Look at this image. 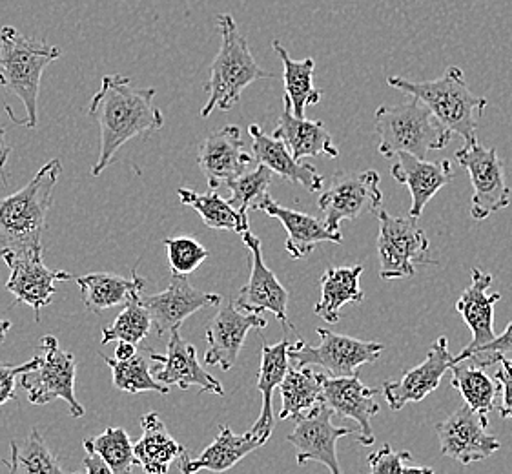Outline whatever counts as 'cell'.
I'll return each instance as SVG.
<instances>
[{
  "label": "cell",
  "instance_id": "obj_1",
  "mask_svg": "<svg viewBox=\"0 0 512 474\" xmlns=\"http://www.w3.org/2000/svg\"><path fill=\"white\" fill-rule=\"evenodd\" d=\"M132 79L113 73L103 77L93 95L88 114L101 130V148L92 176L99 177L112 165L117 152L132 139L155 134L164 126L163 112L155 106V88H132Z\"/></svg>",
  "mask_w": 512,
  "mask_h": 474
},
{
  "label": "cell",
  "instance_id": "obj_2",
  "mask_svg": "<svg viewBox=\"0 0 512 474\" xmlns=\"http://www.w3.org/2000/svg\"><path fill=\"white\" fill-rule=\"evenodd\" d=\"M61 174V159H52L19 192L0 199V259L42 250L53 188Z\"/></svg>",
  "mask_w": 512,
  "mask_h": 474
},
{
  "label": "cell",
  "instance_id": "obj_3",
  "mask_svg": "<svg viewBox=\"0 0 512 474\" xmlns=\"http://www.w3.org/2000/svg\"><path fill=\"white\" fill-rule=\"evenodd\" d=\"M387 84L425 104L432 117L451 134L460 135L465 145L478 143V121L489 101L469 90L458 66H449L443 77L434 81L412 83L403 77H389Z\"/></svg>",
  "mask_w": 512,
  "mask_h": 474
},
{
  "label": "cell",
  "instance_id": "obj_4",
  "mask_svg": "<svg viewBox=\"0 0 512 474\" xmlns=\"http://www.w3.org/2000/svg\"><path fill=\"white\" fill-rule=\"evenodd\" d=\"M216 22L221 31V48L212 64L210 81L205 84L208 101L201 108L203 119H208L216 108L221 112L232 110L250 84L261 79H274V73L257 64L232 15L221 13Z\"/></svg>",
  "mask_w": 512,
  "mask_h": 474
},
{
  "label": "cell",
  "instance_id": "obj_5",
  "mask_svg": "<svg viewBox=\"0 0 512 474\" xmlns=\"http://www.w3.org/2000/svg\"><path fill=\"white\" fill-rule=\"evenodd\" d=\"M50 42L24 37L13 26L0 28V86L21 99L26 119L21 124L37 128L42 73L61 57Z\"/></svg>",
  "mask_w": 512,
  "mask_h": 474
},
{
  "label": "cell",
  "instance_id": "obj_6",
  "mask_svg": "<svg viewBox=\"0 0 512 474\" xmlns=\"http://www.w3.org/2000/svg\"><path fill=\"white\" fill-rule=\"evenodd\" d=\"M374 128L379 135L378 152L387 159L398 154L425 159L432 150H443L452 137L432 117L431 110L414 97L398 106H379Z\"/></svg>",
  "mask_w": 512,
  "mask_h": 474
},
{
  "label": "cell",
  "instance_id": "obj_7",
  "mask_svg": "<svg viewBox=\"0 0 512 474\" xmlns=\"http://www.w3.org/2000/svg\"><path fill=\"white\" fill-rule=\"evenodd\" d=\"M379 278L405 279L416 274L418 263L436 265L429 258V237L414 217H394L379 208Z\"/></svg>",
  "mask_w": 512,
  "mask_h": 474
},
{
  "label": "cell",
  "instance_id": "obj_8",
  "mask_svg": "<svg viewBox=\"0 0 512 474\" xmlns=\"http://www.w3.org/2000/svg\"><path fill=\"white\" fill-rule=\"evenodd\" d=\"M21 387L33 405L64 400L73 418H82L86 413L75 398V356L62 351L52 334L42 338L41 354L35 356V367L22 374Z\"/></svg>",
  "mask_w": 512,
  "mask_h": 474
},
{
  "label": "cell",
  "instance_id": "obj_9",
  "mask_svg": "<svg viewBox=\"0 0 512 474\" xmlns=\"http://www.w3.org/2000/svg\"><path fill=\"white\" fill-rule=\"evenodd\" d=\"M321 343L318 347L307 341H296L288 347V360L294 367H321L332 378H345L358 374L359 367L381 358L385 345L378 341H363L336 334L332 330L316 329Z\"/></svg>",
  "mask_w": 512,
  "mask_h": 474
},
{
  "label": "cell",
  "instance_id": "obj_10",
  "mask_svg": "<svg viewBox=\"0 0 512 474\" xmlns=\"http://www.w3.org/2000/svg\"><path fill=\"white\" fill-rule=\"evenodd\" d=\"M381 179L374 170H339L330 177V186L319 196L318 207L325 227L339 234L343 221H352L365 212H378L383 203Z\"/></svg>",
  "mask_w": 512,
  "mask_h": 474
},
{
  "label": "cell",
  "instance_id": "obj_11",
  "mask_svg": "<svg viewBox=\"0 0 512 474\" xmlns=\"http://www.w3.org/2000/svg\"><path fill=\"white\" fill-rule=\"evenodd\" d=\"M456 161L471 177L472 194L471 216L483 221L509 207L511 188L505 181L503 163L496 148H485L480 143L465 145L456 152Z\"/></svg>",
  "mask_w": 512,
  "mask_h": 474
},
{
  "label": "cell",
  "instance_id": "obj_12",
  "mask_svg": "<svg viewBox=\"0 0 512 474\" xmlns=\"http://www.w3.org/2000/svg\"><path fill=\"white\" fill-rule=\"evenodd\" d=\"M334 411L327 403H319L310 413L294 420L296 427L288 434V444L296 447L297 465L318 462L325 465L330 474H345L338 460V442L354 434V429L338 427L332 423Z\"/></svg>",
  "mask_w": 512,
  "mask_h": 474
},
{
  "label": "cell",
  "instance_id": "obj_13",
  "mask_svg": "<svg viewBox=\"0 0 512 474\" xmlns=\"http://www.w3.org/2000/svg\"><path fill=\"white\" fill-rule=\"evenodd\" d=\"M487 425L480 414L465 403L447 420L436 425L441 453L461 465L476 464L500 451L502 444L496 436L487 433Z\"/></svg>",
  "mask_w": 512,
  "mask_h": 474
},
{
  "label": "cell",
  "instance_id": "obj_14",
  "mask_svg": "<svg viewBox=\"0 0 512 474\" xmlns=\"http://www.w3.org/2000/svg\"><path fill=\"white\" fill-rule=\"evenodd\" d=\"M2 261L10 268L6 290L15 296V305H30L35 312V321L41 320L42 307H46L57 292L55 283L73 278L70 272L46 267L42 261V250L6 256Z\"/></svg>",
  "mask_w": 512,
  "mask_h": 474
},
{
  "label": "cell",
  "instance_id": "obj_15",
  "mask_svg": "<svg viewBox=\"0 0 512 474\" xmlns=\"http://www.w3.org/2000/svg\"><path fill=\"white\" fill-rule=\"evenodd\" d=\"M250 254H252V270L250 278L243 289L239 290L236 307L243 312L252 314H263L272 312L285 329H294L288 321V292L277 279L276 274L267 267L263 252H261V241L254 236L250 230L241 234Z\"/></svg>",
  "mask_w": 512,
  "mask_h": 474
},
{
  "label": "cell",
  "instance_id": "obj_16",
  "mask_svg": "<svg viewBox=\"0 0 512 474\" xmlns=\"http://www.w3.org/2000/svg\"><path fill=\"white\" fill-rule=\"evenodd\" d=\"M267 325L268 321L261 314L243 312L237 309L234 301H228V305L219 309L216 318L210 321L206 329L208 351L205 365L230 371L245 345L246 334L252 329H265Z\"/></svg>",
  "mask_w": 512,
  "mask_h": 474
},
{
  "label": "cell",
  "instance_id": "obj_17",
  "mask_svg": "<svg viewBox=\"0 0 512 474\" xmlns=\"http://www.w3.org/2000/svg\"><path fill=\"white\" fill-rule=\"evenodd\" d=\"M141 299L152 316V323L159 338L170 334L172 330L181 329V325L195 312L217 307L223 301L219 294L201 292L190 285L186 276L177 274H172L168 289L154 296H143Z\"/></svg>",
  "mask_w": 512,
  "mask_h": 474
},
{
  "label": "cell",
  "instance_id": "obj_18",
  "mask_svg": "<svg viewBox=\"0 0 512 474\" xmlns=\"http://www.w3.org/2000/svg\"><path fill=\"white\" fill-rule=\"evenodd\" d=\"M451 349L449 340L441 336L434 341L429 354L418 367L410 369L400 380L383 383V396L392 411H401L407 403H418L440 387L441 378L451 371Z\"/></svg>",
  "mask_w": 512,
  "mask_h": 474
},
{
  "label": "cell",
  "instance_id": "obj_19",
  "mask_svg": "<svg viewBox=\"0 0 512 474\" xmlns=\"http://www.w3.org/2000/svg\"><path fill=\"white\" fill-rule=\"evenodd\" d=\"M252 161L254 157L246 152L241 130L236 124H228L208 135L197 154V163L210 190H217L243 176Z\"/></svg>",
  "mask_w": 512,
  "mask_h": 474
},
{
  "label": "cell",
  "instance_id": "obj_20",
  "mask_svg": "<svg viewBox=\"0 0 512 474\" xmlns=\"http://www.w3.org/2000/svg\"><path fill=\"white\" fill-rule=\"evenodd\" d=\"M152 360L161 363L163 367L155 372V380L166 387L177 385L179 389H190L197 385L201 392H212L217 396H225V389L219 380L197 360V351L194 345L181 338L179 329L170 332V341L166 345V354H157L150 347H144Z\"/></svg>",
  "mask_w": 512,
  "mask_h": 474
},
{
  "label": "cell",
  "instance_id": "obj_21",
  "mask_svg": "<svg viewBox=\"0 0 512 474\" xmlns=\"http://www.w3.org/2000/svg\"><path fill=\"white\" fill-rule=\"evenodd\" d=\"M492 285V276L480 268L471 270V287L465 289L456 303V310L463 316L465 325L471 329L472 340L463 351L452 358V365L469 360L476 352L491 343L494 334V305L502 299V294H487Z\"/></svg>",
  "mask_w": 512,
  "mask_h": 474
},
{
  "label": "cell",
  "instance_id": "obj_22",
  "mask_svg": "<svg viewBox=\"0 0 512 474\" xmlns=\"http://www.w3.org/2000/svg\"><path fill=\"white\" fill-rule=\"evenodd\" d=\"M376 389H370L359 380L358 374L345 378L327 376L323 383V403L343 418H350L359 425L358 442L370 447L376 442L372 431V418L379 414Z\"/></svg>",
  "mask_w": 512,
  "mask_h": 474
},
{
  "label": "cell",
  "instance_id": "obj_23",
  "mask_svg": "<svg viewBox=\"0 0 512 474\" xmlns=\"http://www.w3.org/2000/svg\"><path fill=\"white\" fill-rule=\"evenodd\" d=\"M390 176L409 188L412 197L409 216L420 219L432 197L436 196L443 186L452 183L454 170L449 159H443L440 163H429L414 155L398 154L390 166Z\"/></svg>",
  "mask_w": 512,
  "mask_h": 474
},
{
  "label": "cell",
  "instance_id": "obj_24",
  "mask_svg": "<svg viewBox=\"0 0 512 474\" xmlns=\"http://www.w3.org/2000/svg\"><path fill=\"white\" fill-rule=\"evenodd\" d=\"M252 210H261L267 216L277 219L287 230V248L290 258H308L319 243H341L343 236L330 232L318 217L308 216L292 208L281 207L270 194L263 197Z\"/></svg>",
  "mask_w": 512,
  "mask_h": 474
},
{
  "label": "cell",
  "instance_id": "obj_25",
  "mask_svg": "<svg viewBox=\"0 0 512 474\" xmlns=\"http://www.w3.org/2000/svg\"><path fill=\"white\" fill-rule=\"evenodd\" d=\"M248 134L252 137V150L259 165L267 166L272 174L281 179L305 186L308 192L323 190L325 179L319 174L318 168L310 163L296 161L283 141L274 135L265 134L259 124H250Z\"/></svg>",
  "mask_w": 512,
  "mask_h": 474
},
{
  "label": "cell",
  "instance_id": "obj_26",
  "mask_svg": "<svg viewBox=\"0 0 512 474\" xmlns=\"http://www.w3.org/2000/svg\"><path fill=\"white\" fill-rule=\"evenodd\" d=\"M259 447H263V444L254 436L248 433L239 436L228 425H219L216 440L199 454V458L192 460L188 451L179 456V469L183 474H195L199 471L225 473Z\"/></svg>",
  "mask_w": 512,
  "mask_h": 474
},
{
  "label": "cell",
  "instance_id": "obj_27",
  "mask_svg": "<svg viewBox=\"0 0 512 474\" xmlns=\"http://www.w3.org/2000/svg\"><path fill=\"white\" fill-rule=\"evenodd\" d=\"M292 341L281 340L276 345H268L263 343V351H261V367L257 374L256 387L257 391L263 394V409L257 418L254 427L248 431L250 436L257 438L261 444H267L274 431V409H272V398L274 391L283 382L285 374L290 369V360H288V347Z\"/></svg>",
  "mask_w": 512,
  "mask_h": 474
},
{
  "label": "cell",
  "instance_id": "obj_28",
  "mask_svg": "<svg viewBox=\"0 0 512 474\" xmlns=\"http://www.w3.org/2000/svg\"><path fill=\"white\" fill-rule=\"evenodd\" d=\"M274 137L283 141L288 152L296 161L303 157L327 155L330 159H338V146L334 145L332 135L321 121H308L305 117H296L290 112L288 104H283V114L277 121Z\"/></svg>",
  "mask_w": 512,
  "mask_h": 474
},
{
  "label": "cell",
  "instance_id": "obj_29",
  "mask_svg": "<svg viewBox=\"0 0 512 474\" xmlns=\"http://www.w3.org/2000/svg\"><path fill=\"white\" fill-rule=\"evenodd\" d=\"M141 425H143V436L134 444L137 465L143 467L144 473H168L172 462L179 460V456L185 453V447L168 433L159 414H144Z\"/></svg>",
  "mask_w": 512,
  "mask_h": 474
},
{
  "label": "cell",
  "instance_id": "obj_30",
  "mask_svg": "<svg viewBox=\"0 0 512 474\" xmlns=\"http://www.w3.org/2000/svg\"><path fill=\"white\" fill-rule=\"evenodd\" d=\"M77 285L82 292L84 307L99 314L117 305H124L135 294H143L146 281L137 274V268H134L130 279L110 272H93L79 276Z\"/></svg>",
  "mask_w": 512,
  "mask_h": 474
},
{
  "label": "cell",
  "instance_id": "obj_31",
  "mask_svg": "<svg viewBox=\"0 0 512 474\" xmlns=\"http://www.w3.org/2000/svg\"><path fill=\"white\" fill-rule=\"evenodd\" d=\"M363 265L332 267L321 278V299L316 305V316L327 323L341 320V309L347 303H361L365 292L359 287Z\"/></svg>",
  "mask_w": 512,
  "mask_h": 474
},
{
  "label": "cell",
  "instance_id": "obj_32",
  "mask_svg": "<svg viewBox=\"0 0 512 474\" xmlns=\"http://www.w3.org/2000/svg\"><path fill=\"white\" fill-rule=\"evenodd\" d=\"M327 374L316 372L312 367H290L281 389V413L279 420H297L323 403V383Z\"/></svg>",
  "mask_w": 512,
  "mask_h": 474
},
{
  "label": "cell",
  "instance_id": "obj_33",
  "mask_svg": "<svg viewBox=\"0 0 512 474\" xmlns=\"http://www.w3.org/2000/svg\"><path fill=\"white\" fill-rule=\"evenodd\" d=\"M272 48L283 62V83H285L283 103H287L290 112L301 119L305 117L307 106H316L323 97V92H319L314 86L316 62L310 57L303 61H294L279 41L272 42Z\"/></svg>",
  "mask_w": 512,
  "mask_h": 474
},
{
  "label": "cell",
  "instance_id": "obj_34",
  "mask_svg": "<svg viewBox=\"0 0 512 474\" xmlns=\"http://www.w3.org/2000/svg\"><path fill=\"white\" fill-rule=\"evenodd\" d=\"M469 361L452 365L451 385L460 392L467 407H471L474 413L480 414L485 422H489V413L494 409L500 385L492 380L483 367Z\"/></svg>",
  "mask_w": 512,
  "mask_h": 474
},
{
  "label": "cell",
  "instance_id": "obj_35",
  "mask_svg": "<svg viewBox=\"0 0 512 474\" xmlns=\"http://www.w3.org/2000/svg\"><path fill=\"white\" fill-rule=\"evenodd\" d=\"M177 196L185 207L194 208L203 217L206 227L212 230H232L239 236L250 230L248 214H241L236 208L230 207V203L219 196L217 190H210L208 194H197L190 188H179Z\"/></svg>",
  "mask_w": 512,
  "mask_h": 474
},
{
  "label": "cell",
  "instance_id": "obj_36",
  "mask_svg": "<svg viewBox=\"0 0 512 474\" xmlns=\"http://www.w3.org/2000/svg\"><path fill=\"white\" fill-rule=\"evenodd\" d=\"M10 449L8 474H66L37 429H31L22 445L11 442Z\"/></svg>",
  "mask_w": 512,
  "mask_h": 474
},
{
  "label": "cell",
  "instance_id": "obj_37",
  "mask_svg": "<svg viewBox=\"0 0 512 474\" xmlns=\"http://www.w3.org/2000/svg\"><path fill=\"white\" fill-rule=\"evenodd\" d=\"M143 294H135L124 303V309L110 327H104L101 343L108 345L112 341H124L139 345L154 327L150 312L143 305Z\"/></svg>",
  "mask_w": 512,
  "mask_h": 474
},
{
  "label": "cell",
  "instance_id": "obj_38",
  "mask_svg": "<svg viewBox=\"0 0 512 474\" xmlns=\"http://www.w3.org/2000/svg\"><path fill=\"white\" fill-rule=\"evenodd\" d=\"M106 365L112 369L113 385L119 391L126 394H139V392H157V394H168L170 387L157 382L155 376L150 372L148 361L144 360L143 354L135 352L132 358L128 360H115L103 356Z\"/></svg>",
  "mask_w": 512,
  "mask_h": 474
},
{
  "label": "cell",
  "instance_id": "obj_39",
  "mask_svg": "<svg viewBox=\"0 0 512 474\" xmlns=\"http://www.w3.org/2000/svg\"><path fill=\"white\" fill-rule=\"evenodd\" d=\"M93 451L103 458L104 464L112 469L113 474H132L135 460L134 444L128 433L121 427H110L103 434L88 438Z\"/></svg>",
  "mask_w": 512,
  "mask_h": 474
},
{
  "label": "cell",
  "instance_id": "obj_40",
  "mask_svg": "<svg viewBox=\"0 0 512 474\" xmlns=\"http://www.w3.org/2000/svg\"><path fill=\"white\" fill-rule=\"evenodd\" d=\"M272 179L274 174L268 170L267 166L259 165L256 170L245 172L243 176L226 183L232 192V196L228 199L230 207L236 208L241 214H248V210H252L254 205L267 196Z\"/></svg>",
  "mask_w": 512,
  "mask_h": 474
},
{
  "label": "cell",
  "instance_id": "obj_41",
  "mask_svg": "<svg viewBox=\"0 0 512 474\" xmlns=\"http://www.w3.org/2000/svg\"><path fill=\"white\" fill-rule=\"evenodd\" d=\"M164 247H166V256H168V265L172 268V274H177V276L192 274L210 256L208 248L203 247L192 237L181 236L164 239Z\"/></svg>",
  "mask_w": 512,
  "mask_h": 474
},
{
  "label": "cell",
  "instance_id": "obj_42",
  "mask_svg": "<svg viewBox=\"0 0 512 474\" xmlns=\"http://www.w3.org/2000/svg\"><path fill=\"white\" fill-rule=\"evenodd\" d=\"M412 462L409 451H394L389 444L369 456L370 474H401L405 464Z\"/></svg>",
  "mask_w": 512,
  "mask_h": 474
},
{
  "label": "cell",
  "instance_id": "obj_43",
  "mask_svg": "<svg viewBox=\"0 0 512 474\" xmlns=\"http://www.w3.org/2000/svg\"><path fill=\"white\" fill-rule=\"evenodd\" d=\"M509 356L512 358V321L500 336H496L491 343H487L469 360L474 361L483 369H487L491 365H496L502 358H509Z\"/></svg>",
  "mask_w": 512,
  "mask_h": 474
},
{
  "label": "cell",
  "instance_id": "obj_44",
  "mask_svg": "<svg viewBox=\"0 0 512 474\" xmlns=\"http://www.w3.org/2000/svg\"><path fill=\"white\" fill-rule=\"evenodd\" d=\"M35 367V358L28 361V363H22V365H6V363H0V407L4 403L13 402L17 400V378L22 376L24 372L31 371Z\"/></svg>",
  "mask_w": 512,
  "mask_h": 474
},
{
  "label": "cell",
  "instance_id": "obj_45",
  "mask_svg": "<svg viewBox=\"0 0 512 474\" xmlns=\"http://www.w3.org/2000/svg\"><path fill=\"white\" fill-rule=\"evenodd\" d=\"M500 369L496 372V383L500 385L502 392V405H500V416L512 420V358H502L498 361Z\"/></svg>",
  "mask_w": 512,
  "mask_h": 474
},
{
  "label": "cell",
  "instance_id": "obj_46",
  "mask_svg": "<svg viewBox=\"0 0 512 474\" xmlns=\"http://www.w3.org/2000/svg\"><path fill=\"white\" fill-rule=\"evenodd\" d=\"M82 445L86 449V456L82 460V464L86 467V474H113L112 469L104 464L103 458L93 451L92 445H90L88 440H84Z\"/></svg>",
  "mask_w": 512,
  "mask_h": 474
},
{
  "label": "cell",
  "instance_id": "obj_47",
  "mask_svg": "<svg viewBox=\"0 0 512 474\" xmlns=\"http://www.w3.org/2000/svg\"><path fill=\"white\" fill-rule=\"evenodd\" d=\"M10 154L11 146L8 139H6V128L0 124V174H4V168H6Z\"/></svg>",
  "mask_w": 512,
  "mask_h": 474
},
{
  "label": "cell",
  "instance_id": "obj_48",
  "mask_svg": "<svg viewBox=\"0 0 512 474\" xmlns=\"http://www.w3.org/2000/svg\"><path fill=\"white\" fill-rule=\"evenodd\" d=\"M135 352H137L135 345L119 341V345H117V349H115V360H128V358L134 356Z\"/></svg>",
  "mask_w": 512,
  "mask_h": 474
},
{
  "label": "cell",
  "instance_id": "obj_49",
  "mask_svg": "<svg viewBox=\"0 0 512 474\" xmlns=\"http://www.w3.org/2000/svg\"><path fill=\"white\" fill-rule=\"evenodd\" d=\"M401 474H434V469L425 465H405Z\"/></svg>",
  "mask_w": 512,
  "mask_h": 474
},
{
  "label": "cell",
  "instance_id": "obj_50",
  "mask_svg": "<svg viewBox=\"0 0 512 474\" xmlns=\"http://www.w3.org/2000/svg\"><path fill=\"white\" fill-rule=\"evenodd\" d=\"M11 330V321L10 320H0V343L6 340V336H8V332Z\"/></svg>",
  "mask_w": 512,
  "mask_h": 474
}]
</instances>
